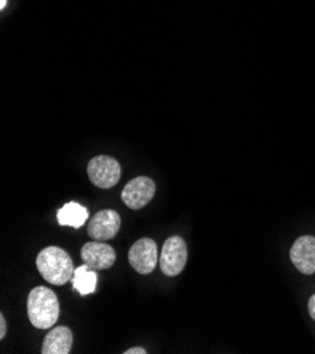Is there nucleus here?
Returning <instances> with one entry per match:
<instances>
[{
	"mask_svg": "<svg viewBox=\"0 0 315 354\" xmlns=\"http://www.w3.org/2000/svg\"><path fill=\"white\" fill-rule=\"evenodd\" d=\"M71 281H73L74 290H77L81 295H89L96 290L98 275H96L95 270H92L91 267L84 264L74 271Z\"/></svg>",
	"mask_w": 315,
	"mask_h": 354,
	"instance_id": "f8f14e48",
	"label": "nucleus"
},
{
	"mask_svg": "<svg viewBox=\"0 0 315 354\" xmlns=\"http://www.w3.org/2000/svg\"><path fill=\"white\" fill-rule=\"evenodd\" d=\"M147 351H146V348H143V347H132V348H129V350H126L125 351V354H146Z\"/></svg>",
	"mask_w": 315,
	"mask_h": 354,
	"instance_id": "2eb2a0df",
	"label": "nucleus"
},
{
	"mask_svg": "<svg viewBox=\"0 0 315 354\" xmlns=\"http://www.w3.org/2000/svg\"><path fill=\"white\" fill-rule=\"evenodd\" d=\"M120 216L116 210L103 209L91 219L88 225V234L98 241H107L115 239L120 230Z\"/></svg>",
	"mask_w": 315,
	"mask_h": 354,
	"instance_id": "0eeeda50",
	"label": "nucleus"
},
{
	"mask_svg": "<svg viewBox=\"0 0 315 354\" xmlns=\"http://www.w3.org/2000/svg\"><path fill=\"white\" fill-rule=\"evenodd\" d=\"M87 171L91 183L100 189H109L115 187L122 175L119 161L109 156L93 157L89 161Z\"/></svg>",
	"mask_w": 315,
	"mask_h": 354,
	"instance_id": "7ed1b4c3",
	"label": "nucleus"
},
{
	"mask_svg": "<svg viewBox=\"0 0 315 354\" xmlns=\"http://www.w3.org/2000/svg\"><path fill=\"white\" fill-rule=\"evenodd\" d=\"M27 313L34 328H53L60 316V302L57 295L47 287H36L31 290L27 298Z\"/></svg>",
	"mask_w": 315,
	"mask_h": 354,
	"instance_id": "f257e3e1",
	"label": "nucleus"
},
{
	"mask_svg": "<svg viewBox=\"0 0 315 354\" xmlns=\"http://www.w3.org/2000/svg\"><path fill=\"white\" fill-rule=\"evenodd\" d=\"M308 310H309L311 317L315 321V294H314V295L309 298V301H308Z\"/></svg>",
	"mask_w": 315,
	"mask_h": 354,
	"instance_id": "4468645a",
	"label": "nucleus"
},
{
	"mask_svg": "<svg viewBox=\"0 0 315 354\" xmlns=\"http://www.w3.org/2000/svg\"><path fill=\"white\" fill-rule=\"evenodd\" d=\"M290 259L296 268L303 274L315 272V237L301 236L298 237L290 250Z\"/></svg>",
	"mask_w": 315,
	"mask_h": 354,
	"instance_id": "1a4fd4ad",
	"label": "nucleus"
},
{
	"mask_svg": "<svg viewBox=\"0 0 315 354\" xmlns=\"http://www.w3.org/2000/svg\"><path fill=\"white\" fill-rule=\"evenodd\" d=\"M129 263L138 274H150L159 263L156 241L149 237L137 240L129 250Z\"/></svg>",
	"mask_w": 315,
	"mask_h": 354,
	"instance_id": "39448f33",
	"label": "nucleus"
},
{
	"mask_svg": "<svg viewBox=\"0 0 315 354\" xmlns=\"http://www.w3.org/2000/svg\"><path fill=\"white\" fill-rule=\"evenodd\" d=\"M81 259L84 264L92 270H108L116 261V253L111 245L102 241H89L81 249Z\"/></svg>",
	"mask_w": 315,
	"mask_h": 354,
	"instance_id": "6e6552de",
	"label": "nucleus"
},
{
	"mask_svg": "<svg viewBox=\"0 0 315 354\" xmlns=\"http://www.w3.org/2000/svg\"><path fill=\"white\" fill-rule=\"evenodd\" d=\"M188 250L184 239L180 236H171L163 244V250L160 254V267L164 275L176 277L179 275L187 264Z\"/></svg>",
	"mask_w": 315,
	"mask_h": 354,
	"instance_id": "20e7f679",
	"label": "nucleus"
},
{
	"mask_svg": "<svg viewBox=\"0 0 315 354\" xmlns=\"http://www.w3.org/2000/svg\"><path fill=\"white\" fill-rule=\"evenodd\" d=\"M36 266L42 277L54 286H64L65 282L73 279L75 271L69 254L55 245L46 247L39 253Z\"/></svg>",
	"mask_w": 315,
	"mask_h": 354,
	"instance_id": "f03ea898",
	"label": "nucleus"
},
{
	"mask_svg": "<svg viewBox=\"0 0 315 354\" xmlns=\"http://www.w3.org/2000/svg\"><path fill=\"white\" fill-rule=\"evenodd\" d=\"M8 332V325H6V319L3 315H0V339H5Z\"/></svg>",
	"mask_w": 315,
	"mask_h": 354,
	"instance_id": "ddd939ff",
	"label": "nucleus"
},
{
	"mask_svg": "<svg viewBox=\"0 0 315 354\" xmlns=\"http://www.w3.org/2000/svg\"><path fill=\"white\" fill-rule=\"evenodd\" d=\"M74 336L71 329L65 326H58L51 329L43 343V354H68L73 348Z\"/></svg>",
	"mask_w": 315,
	"mask_h": 354,
	"instance_id": "9d476101",
	"label": "nucleus"
},
{
	"mask_svg": "<svg viewBox=\"0 0 315 354\" xmlns=\"http://www.w3.org/2000/svg\"><path fill=\"white\" fill-rule=\"evenodd\" d=\"M6 5H8V0H0V9H5L6 8Z\"/></svg>",
	"mask_w": 315,
	"mask_h": 354,
	"instance_id": "dca6fc26",
	"label": "nucleus"
},
{
	"mask_svg": "<svg viewBox=\"0 0 315 354\" xmlns=\"http://www.w3.org/2000/svg\"><path fill=\"white\" fill-rule=\"evenodd\" d=\"M88 209L77 202H69L57 212V219L61 226L81 227L88 219Z\"/></svg>",
	"mask_w": 315,
	"mask_h": 354,
	"instance_id": "9b49d317",
	"label": "nucleus"
},
{
	"mask_svg": "<svg viewBox=\"0 0 315 354\" xmlns=\"http://www.w3.org/2000/svg\"><path fill=\"white\" fill-rule=\"evenodd\" d=\"M156 194V184L149 176H137V178L129 181L122 191L123 203L133 209L145 207Z\"/></svg>",
	"mask_w": 315,
	"mask_h": 354,
	"instance_id": "423d86ee",
	"label": "nucleus"
}]
</instances>
